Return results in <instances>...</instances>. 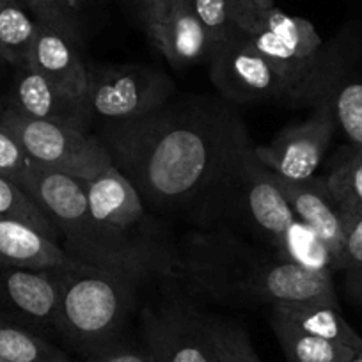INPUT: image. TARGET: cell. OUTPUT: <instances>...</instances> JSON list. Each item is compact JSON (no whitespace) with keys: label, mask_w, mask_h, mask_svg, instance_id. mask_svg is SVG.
<instances>
[{"label":"cell","mask_w":362,"mask_h":362,"mask_svg":"<svg viewBox=\"0 0 362 362\" xmlns=\"http://www.w3.org/2000/svg\"><path fill=\"white\" fill-rule=\"evenodd\" d=\"M325 180L341 211L362 214V148H355Z\"/></svg>","instance_id":"obj_27"},{"label":"cell","mask_w":362,"mask_h":362,"mask_svg":"<svg viewBox=\"0 0 362 362\" xmlns=\"http://www.w3.org/2000/svg\"><path fill=\"white\" fill-rule=\"evenodd\" d=\"M256 2V6L259 9H263V11H267V9L274 8V0H254Z\"/></svg>","instance_id":"obj_36"},{"label":"cell","mask_w":362,"mask_h":362,"mask_svg":"<svg viewBox=\"0 0 362 362\" xmlns=\"http://www.w3.org/2000/svg\"><path fill=\"white\" fill-rule=\"evenodd\" d=\"M279 185L286 196L295 217L311 229L329 247L334 259V270L343 267L344 215L334 199L325 177H309L304 181L281 180Z\"/></svg>","instance_id":"obj_14"},{"label":"cell","mask_w":362,"mask_h":362,"mask_svg":"<svg viewBox=\"0 0 362 362\" xmlns=\"http://www.w3.org/2000/svg\"><path fill=\"white\" fill-rule=\"evenodd\" d=\"M37 22L22 0H0V59L23 66L36 36Z\"/></svg>","instance_id":"obj_20"},{"label":"cell","mask_w":362,"mask_h":362,"mask_svg":"<svg viewBox=\"0 0 362 362\" xmlns=\"http://www.w3.org/2000/svg\"><path fill=\"white\" fill-rule=\"evenodd\" d=\"M204 325L218 362H263L247 330L236 322L204 316Z\"/></svg>","instance_id":"obj_25"},{"label":"cell","mask_w":362,"mask_h":362,"mask_svg":"<svg viewBox=\"0 0 362 362\" xmlns=\"http://www.w3.org/2000/svg\"><path fill=\"white\" fill-rule=\"evenodd\" d=\"M0 123L18 139L33 163L43 169L90 181L112 165L102 139L89 132L34 119L13 107L2 114Z\"/></svg>","instance_id":"obj_8"},{"label":"cell","mask_w":362,"mask_h":362,"mask_svg":"<svg viewBox=\"0 0 362 362\" xmlns=\"http://www.w3.org/2000/svg\"><path fill=\"white\" fill-rule=\"evenodd\" d=\"M344 249L341 270H362V214H344Z\"/></svg>","instance_id":"obj_31"},{"label":"cell","mask_w":362,"mask_h":362,"mask_svg":"<svg viewBox=\"0 0 362 362\" xmlns=\"http://www.w3.org/2000/svg\"><path fill=\"white\" fill-rule=\"evenodd\" d=\"M249 37L302 100L325 95L330 82L325 73L323 40L309 20L291 16L274 6L264 11L263 23Z\"/></svg>","instance_id":"obj_7"},{"label":"cell","mask_w":362,"mask_h":362,"mask_svg":"<svg viewBox=\"0 0 362 362\" xmlns=\"http://www.w3.org/2000/svg\"><path fill=\"white\" fill-rule=\"evenodd\" d=\"M0 362H8V361H4V358H0Z\"/></svg>","instance_id":"obj_38"},{"label":"cell","mask_w":362,"mask_h":362,"mask_svg":"<svg viewBox=\"0 0 362 362\" xmlns=\"http://www.w3.org/2000/svg\"><path fill=\"white\" fill-rule=\"evenodd\" d=\"M30 167H33V160L29 158L23 146L0 123V174L22 187Z\"/></svg>","instance_id":"obj_30"},{"label":"cell","mask_w":362,"mask_h":362,"mask_svg":"<svg viewBox=\"0 0 362 362\" xmlns=\"http://www.w3.org/2000/svg\"><path fill=\"white\" fill-rule=\"evenodd\" d=\"M346 290L350 297L362 305V270H346Z\"/></svg>","instance_id":"obj_35"},{"label":"cell","mask_w":362,"mask_h":362,"mask_svg":"<svg viewBox=\"0 0 362 362\" xmlns=\"http://www.w3.org/2000/svg\"><path fill=\"white\" fill-rule=\"evenodd\" d=\"M139 4V9L142 13V20H144V25L148 27L149 23H153L155 20H158L163 13L169 9L170 2L173 0H135Z\"/></svg>","instance_id":"obj_34"},{"label":"cell","mask_w":362,"mask_h":362,"mask_svg":"<svg viewBox=\"0 0 362 362\" xmlns=\"http://www.w3.org/2000/svg\"><path fill=\"white\" fill-rule=\"evenodd\" d=\"M0 358L8 362H75L37 334L0 318Z\"/></svg>","instance_id":"obj_22"},{"label":"cell","mask_w":362,"mask_h":362,"mask_svg":"<svg viewBox=\"0 0 362 362\" xmlns=\"http://www.w3.org/2000/svg\"><path fill=\"white\" fill-rule=\"evenodd\" d=\"M22 2H23V4H25V0H22Z\"/></svg>","instance_id":"obj_39"},{"label":"cell","mask_w":362,"mask_h":362,"mask_svg":"<svg viewBox=\"0 0 362 362\" xmlns=\"http://www.w3.org/2000/svg\"><path fill=\"white\" fill-rule=\"evenodd\" d=\"M149 40L174 69L210 61L214 43L189 0H173L165 13L146 27Z\"/></svg>","instance_id":"obj_15"},{"label":"cell","mask_w":362,"mask_h":362,"mask_svg":"<svg viewBox=\"0 0 362 362\" xmlns=\"http://www.w3.org/2000/svg\"><path fill=\"white\" fill-rule=\"evenodd\" d=\"M82 362H155L146 348H132L116 343L107 350L83 358Z\"/></svg>","instance_id":"obj_33"},{"label":"cell","mask_w":362,"mask_h":362,"mask_svg":"<svg viewBox=\"0 0 362 362\" xmlns=\"http://www.w3.org/2000/svg\"><path fill=\"white\" fill-rule=\"evenodd\" d=\"M142 336L155 362H218L204 316L185 305L146 309Z\"/></svg>","instance_id":"obj_12"},{"label":"cell","mask_w":362,"mask_h":362,"mask_svg":"<svg viewBox=\"0 0 362 362\" xmlns=\"http://www.w3.org/2000/svg\"><path fill=\"white\" fill-rule=\"evenodd\" d=\"M0 217L18 218L40 229L43 235L61 245V236L48 215L34 203L33 197L15 183L0 174Z\"/></svg>","instance_id":"obj_26"},{"label":"cell","mask_w":362,"mask_h":362,"mask_svg":"<svg viewBox=\"0 0 362 362\" xmlns=\"http://www.w3.org/2000/svg\"><path fill=\"white\" fill-rule=\"evenodd\" d=\"M27 9L37 23L50 27L80 47L82 43V0H25Z\"/></svg>","instance_id":"obj_28"},{"label":"cell","mask_w":362,"mask_h":362,"mask_svg":"<svg viewBox=\"0 0 362 362\" xmlns=\"http://www.w3.org/2000/svg\"><path fill=\"white\" fill-rule=\"evenodd\" d=\"M25 64L43 73L71 96L86 102L89 69L80 57L78 47L62 34L43 23H37L36 36Z\"/></svg>","instance_id":"obj_17"},{"label":"cell","mask_w":362,"mask_h":362,"mask_svg":"<svg viewBox=\"0 0 362 362\" xmlns=\"http://www.w3.org/2000/svg\"><path fill=\"white\" fill-rule=\"evenodd\" d=\"M59 300L57 268H0V302L29 322L55 330Z\"/></svg>","instance_id":"obj_16"},{"label":"cell","mask_w":362,"mask_h":362,"mask_svg":"<svg viewBox=\"0 0 362 362\" xmlns=\"http://www.w3.org/2000/svg\"><path fill=\"white\" fill-rule=\"evenodd\" d=\"M173 96L170 76L153 66H105L89 71L86 105L90 121L110 124L153 112Z\"/></svg>","instance_id":"obj_9"},{"label":"cell","mask_w":362,"mask_h":362,"mask_svg":"<svg viewBox=\"0 0 362 362\" xmlns=\"http://www.w3.org/2000/svg\"><path fill=\"white\" fill-rule=\"evenodd\" d=\"M222 218L235 221L276 254L288 228L297 221L279 177L257 158L256 146L243 149L226 181L214 222Z\"/></svg>","instance_id":"obj_6"},{"label":"cell","mask_w":362,"mask_h":362,"mask_svg":"<svg viewBox=\"0 0 362 362\" xmlns=\"http://www.w3.org/2000/svg\"><path fill=\"white\" fill-rule=\"evenodd\" d=\"M277 256L309 268V270H334V259L329 247L316 235L315 229L305 226L298 218L288 228Z\"/></svg>","instance_id":"obj_23"},{"label":"cell","mask_w":362,"mask_h":362,"mask_svg":"<svg viewBox=\"0 0 362 362\" xmlns=\"http://www.w3.org/2000/svg\"><path fill=\"white\" fill-rule=\"evenodd\" d=\"M57 276L61 300L55 332L83 358L119 343L141 279L75 257L57 267Z\"/></svg>","instance_id":"obj_3"},{"label":"cell","mask_w":362,"mask_h":362,"mask_svg":"<svg viewBox=\"0 0 362 362\" xmlns=\"http://www.w3.org/2000/svg\"><path fill=\"white\" fill-rule=\"evenodd\" d=\"M197 279L214 295L263 304L337 305L332 272L309 270L277 254L259 256L236 240L204 247L194 263Z\"/></svg>","instance_id":"obj_2"},{"label":"cell","mask_w":362,"mask_h":362,"mask_svg":"<svg viewBox=\"0 0 362 362\" xmlns=\"http://www.w3.org/2000/svg\"><path fill=\"white\" fill-rule=\"evenodd\" d=\"M208 64L211 83L229 103L302 102L295 87L250 43L247 33L217 45Z\"/></svg>","instance_id":"obj_10"},{"label":"cell","mask_w":362,"mask_h":362,"mask_svg":"<svg viewBox=\"0 0 362 362\" xmlns=\"http://www.w3.org/2000/svg\"><path fill=\"white\" fill-rule=\"evenodd\" d=\"M348 362H362V354H357L354 358H350Z\"/></svg>","instance_id":"obj_37"},{"label":"cell","mask_w":362,"mask_h":362,"mask_svg":"<svg viewBox=\"0 0 362 362\" xmlns=\"http://www.w3.org/2000/svg\"><path fill=\"white\" fill-rule=\"evenodd\" d=\"M189 4L206 29L214 48L243 33L233 20L228 0H189Z\"/></svg>","instance_id":"obj_29"},{"label":"cell","mask_w":362,"mask_h":362,"mask_svg":"<svg viewBox=\"0 0 362 362\" xmlns=\"http://www.w3.org/2000/svg\"><path fill=\"white\" fill-rule=\"evenodd\" d=\"M336 127L330 105L323 100L315 116L284 128L268 146H256V155L281 180H309L322 165Z\"/></svg>","instance_id":"obj_11"},{"label":"cell","mask_w":362,"mask_h":362,"mask_svg":"<svg viewBox=\"0 0 362 362\" xmlns=\"http://www.w3.org/2000/svg\"><path fill=\"white\" fill-rule=\"evenodd\" d=\"M325 102L330 105L336 124L344 132L355 148H362V80L351 78L337 83H329Z\"/></svg>","instance_id":"obj_24"},{"label":"cell","mask_w":362,"mask_h":362,"mask_svg":"<svg viewBox=\"0 0 362 362\" xmlns=\"http://www.w3.org/2000/svg\"><path fill=\"white\" fill-rule=\"evenodd\" d=\"M83 185L90 218L135 277L142 279L148 274L169 270V252L160 247L149 210L116 167L110 165Z\"/></svg>","instance_id":"obj_4"},{"label":"cell","mask_w":362,"mask_h":362,"mask_svg":"<svg viewBox=\"0 0 362 362\" xmlns=\"http://www.w3.org/2000/svg\"><path fill=\"white\" fill-rule=\"evenodd\" d=\"M233 105L222 96H173L144 116L102 124L98 137L149 211L210 226L236 160L252 144Z\"/></svg>","instance_id":"obj_1"},{"label":"cell","mask_w":362,"mask_h":362,"mask_svg":"<svg viewBox=\"0 0 362 362\" xmlns=\"http://www.w3.org/2000/svg\"><path fill=\"white\" fill-rule=\"evenodd\" d=\"M270 318L279 320L305 334L344 344L362 354V337L343 318L339 305L329 304H274Z\"/></svg>","instance_id":"obj_19"},{"label":"cell","mask_w":362,"mask_h":362,"mask_svg":"<svg viewBox=\"0 0 362 362\" xmlns=\"http://www.w3.org/2000/svg\"><path fill=\"white\" fill-rule=\"evenodd\" d=\"M233 20L247 34H254L263 23L264 11L256 6L254 0H228Z\"/></svg>","instance_id":"obj_32"},{"label":"cell","mask_w":362,"mask_h":362,"mask_svg":"<svg viewBox=\"0 0 362 362\" xmlns=\"http://www.w3.org/2000/svg\"><path fill=\"white\" fill-rule=\"evenodd\" d=\"M270 323L290 362H348L358 354L354 348L305 334L279 320L270 318Z\"/></svg>","instance_id":"obj_21"},{"label":"cell","mask_w":362,"mask_h":362,"mask_svg":"<svg viewBox=\"0 0 362 362\" xmlns=\"http://www.w3.org/2000/svg\"><path fill=\"white\" fill-rule=\"evenodd\" d=\"M11 107L34 119L50 121L82 132H89V124L93 123L86 102L66 93L43 73L27 64L18 68Z\"/></svg>","instance_id":"obj_13"},{"label":"cell","mask_w":362,"mask_h":362,"mask_svg":"<svg viewBox=\"0 0 362 362\" xmlns=\"http://www.w3.org/2000/svg\"><path fill=\"white\" fill-rule=\"evenodd\" d=\"M22 189L54 222L61 236V247L68 256L134 276L123 257L107 243L90 218L82 180L33 163Z\"/></svg>","instance_id":"obj_5"},{"label":"cell","mask_w":362,"mask_h":362,"mask_svg":"<svg viewBox=\"0 0 362 362\" xmlns=\"http://www.w3.org/2000/svg\"><path fill=\"white\" fill-rule=\"evenodd\" d=\"M71 256L27 222L0 217V268H57Z\"/></svg>","instance_id":"obj_18"}]
</instances>
